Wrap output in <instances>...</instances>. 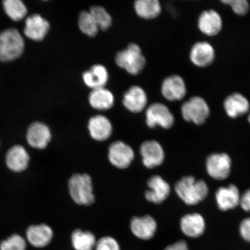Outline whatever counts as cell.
Segmentation results:
<instances>
[{
    "label": "cell",
    "instance_id": "1",
    "mask_svg": "<svg viewBox=\"0 0 250 250\" xmlns=\"http://www.w3.org/2000/svg\"><path fill=\"white\" fill-rule=\"evenodd\" d=\"M179 198L188 205H195L205 200L208 193L207 184L192 176L182 178L175 185Z\"/></svg>",
    "mask_w": 250,
    "mask_h": 250
},
{
    "label": "cell",
    "instance_id": "2",
    "mask_svg": "<svg viewBox=\"0 0 250 250\" xmlns=\"http://www.w3.org/2000/svg\"><path fill=\"white\" fill-rule=\"evenodd\" d=\"M115 62L117 66L132 76H137L145 69L146 61L142 48L136 43H130L126 49L117 53Z\"/></svg>",
    "mask_w": 250,
    "mask_h": 250
},
{
    "label": "cell",
    "instance_id": "3",
    "mask_svg": "<svg viewBox=\"0 0 250 250\" xmlns=\"http://www.w3.org/2000/svg\"><path fill=\"white\" fill-rule=\"evenodd\" d=\"M24 48V39L17 29L9 28L0 33V61L15 60L22 55Z\"/></svg>",
    "mask_w": 250,
    "mask_h": 250
},
{
    "label": "cell",
    "instance_id": "4",
    "mask_svg": "<svg viewBox=\"0 0 250 250\" xmlns=\"http://www.w3.org/2000/svg\"><path fill=\"white\" fill-rule=\"evenodd\" d=\"M70 194L80 205L90 206L95 201L91 177L87 174H75L68 181Z\"/></svg>",
    "mask_w": 250,
    "mask_h": 250
},
{
    "label": "cell",
    "instance_id": "5",
    "mask_svg": "<svg viewBox=\"0 0 250 250\" xmlns=\"http://www.w3.org/2000/svg\"><path fill=\"white\" fill-rule=\"evenodd\" d=\"M181 112L184 120L201 125L210 115V109L207 102L202 97L193 96L183 103Z\"/></svg>",
    "mask_w": 250,
    "mask_h": 250
},
{
    "label": "cell",
    "instance_id": "6",
    "mask_svg": "<svg viewBox=\"0 0 250 250\" xmlns=\"http://www.w3.org/2000/svg\"><path fill=\"white\" fill-rule=\"evenodd\" d=\"M174 117L167 105L160 102L152 103L146 109V123L149 128L160 126L170 129L174 124Z\"/></svg>",
    "mask_w": 250,
    "mask_h": 250
},
{
    "label": "cell",
    "instance_id": "7",
    "mask_svg": "<svg viewBox=\"0 0 250 250\" xmlns=\"http://www.w3.org/2000/svg\"><path fill=\"white\" fill-rule=\"evenodd\" d=\"M232 162L229 156L225 153H215L208 156L206 167L208 173L212 179L223 180L229 177Z\"/></svg>",
    "mask_w": 250,
    "mask_h": 250
},
{
    "label": "cell",
    "instance_id": "8",
    "mask_svg": "<svg viewBox=\"0 0 250 250\" xmlns=\"http://www.w3.org/2000/svg\"><path fill=\"white\" fill-rule=\"evenodd\" d=\"M162 95L167 101H180L187 95L185 81L179 75H171L165 78L161 87Z\"/></svg>",
    "mask_w": 250,
    "mask_h": 250
},
{
    "label": "cell",
    "instance_id": "9",
    "mask_svg": "<svg viewBox=\"0 0 250 250\" xmlns=\"http://www.w3.org/2000/svg\"><path fill=\"white\" fill-rule=\"evenodd\" d=\"M134 158L133 149L122 141L112 143L108 148V159L110 163L120 169L129 167Z\"/></svg>",
    "mask_w": 250,
    "mask_h": 250
},
{
    "label": "cell",
    "instance_id": "10",
    "mask_svg": "<svg viewBox=\"0 0 250 250\" xmlns=\"http://www.w3.org/2000/svg\"><path fill=\"white\" fill-rule=\"evenodd\" d=\"M148 101V95L145 89L139 85H133L124 93L123 104L127 110L137 114L147 107Z\"/></svg>",
    "mask_w": 250,
    "mask_h": 250
},
{
    "label": "cell",
    "instance_id": "11",
    "mask_svg": "<svg viewBox=\"0 0 250 250\" xmlns=\"http://www.w3.org/2000/svg\"><path fill=\"white\" fill-rule=\"evenodd\" d=\"M140 154L145 167L152 168L163 164L165 152L162 146L155 140L146 141L140 146Z\"/></svg>",
    "mask_w": 250,
    "mask_h": 250
},
{
    "label": "cell",
    "instance_id": "12",
    "mask_svg": "<svg viewBox=\"0 0 250 250\" xmlns=\"http://www.w3.org/2000/svg\"><path fill=\"white\" fill-rule=\"evenodd\" d=\"M51 130L46 125L36 122L28 128L26 138L28 143L36 149H44L51 140Z\"/></svg>",
    "mask_w": 250,
    "mask_h": 250
},
{
    "label": "cell",
    "instance_id": "13",
    "mask_svg": "<svg viewBox=\"0 0 250 250\" xmlns=\"http://www.w3.org/2000/svg\"><path fill=\"white\" fill-rule=\"evenodd\" d=\"M147 184L149 189L146 190L145 197L149 202L161 204L170 194L169 184L158 175L150 177Z\"/></svg>",
    "mask_w": 250,
    "mask_h": 250
},
{
    "label": "cell",
    "instance_id": "14",
    "mask_svg": "<svg viewBox=\"0 0 250 250\" xmlns=\"http://www.w3.org/2000/svg\"><path fill=\"white\" fill-rule=\"evenodd\" d=\"M198 26L199 30L205 35L214 37L218 35L223 29V20L220 15L213 9L206 10L200 14Z\"/></svg>",
    "mask_w": 250,
    "mask_h": 250
},
{
    "label": "cell",
    "instance_id": "15",
    "mask_svg": "<svg viewBox=\"0 0 250 250\" xmlns=\"http://www.w3.org/2000/svg\"><path fill=\"white\" fill-rule=\"evenodd\" d=\"M130 229L137 238L148 240L152 238L157 230V223L149 215L143 217H134L130 221Z\"/></svg>",
    "mask_w": 250,
    "mask_h": 250
},
{
    "label": "cell",
    "instance_id": "16",
    "mask_svg": "<svg viewBox=\"0 0 250 250\" xmlns=\"http://www.w3.org/2000/svg\"><path fill=\"white\" fill-rule=\"evenodd\" d=\"M215 50L210 43L198 42L190 49L189 58L193 64L198 67H206L212 63L215 59Z\"/></svg>",
    "mask_w": 250,
    "mask_h": 250
},
{
    "label": "cell",
    "instance_id": "17",
    "mask_svg": "<svg viewBox=\"0 0 250 250\" xmlns=\"http://www.w3.org/2000/svg\"><path fill=\"white\" fill-rule=\"evenodd\" d=\"M48 21L39 14L30 16L25 21L24 33L28 38L40 42L45 38L49 30Z\"/></svg>",
    "mask_w": 250,
    "mask_h": 250
},
{
    "label": "cell",
    "instance_id": "18",
    "mask_svg": "<svg viewBox=\"0 0 250 250\" xmlns=\"http://www.w3.org/2000/svg\"><path fill=\"white\" fill-rule=\"evenodd\" d=\"M87 127L90 136L98 142L108 140L113 130L110 120L103 115H96L90 118Z\"/></svg>",
    "mask_w": 250,
    "mask_h": 250
},
{
    "label": "cell",
    "instance_id": "19",
    "mask_svg": "<svg viewBox=\"0 0 250 250\" xmlns=\"http://www.w3.org/2000/svg\"><path fill=\"white\" fill-rule=\"evenodd\" d=\"M109 78L107 68L101 64L92 65L89 69L83 72V74L84 84L92 90L105 87Z\"/></svg>",
    "mask_w": 250,
    "mask_h": 250
},
{
    "label": "cell",
    "instance_id": "20",
    "mask_svg": "<svg viewBox=\"0 0 250 250\" xmlns=\"http://www.w3.org/2000/svg\"><path fill=\"white\" fill-rule=\"evenodd\" d=\"M224 108L228 116L231 118L242 117L248 113L250 104L248 99L240 93H233L227 97Z\"/></svg>",
    "mask_w": 250,
    "mask_h": 250
},
{
    "label": "cell",
    "instance_id": "21",
    "mask_svg": "<svg viewBox=\"0 0 250 250\" xmlns=\"http://www.w3.org/2000/svg\"><path fill=\"white\" fill-rule=\"evenodd\" d=\"M180 228L182 232L187 237L197 238L205 232V219L198 213L185 215L181 219Z\"/></svg>",
    "mask_w": 250,
    "mask_h": 250
},
{
    "label": "cell",
    "instance_id": "22",
    "mask_svg": "<svg viewBox=\"0 0 250 250\" xmlns=\"http://www.w3.org/2000/svg\"><path fill=\"white\" fill-rule=\"evenodd\" d=\"M241 196L239 189L234 185L221 187L215 193V199L218 208L222 211H227L237 207L240 204Z\"/></svg>",
    "mask_w": 250,
    "mask_h": 250
},
{
    "label": "cell",
    "instance_id": "23",
    "mask_svg": "<svg viewBox=\"0 0 250 250\" xmlns=\"http://www.w3.org/2000/svg\"><path fill=\"white\" fill-rule=\"evenodd\" d=\"M30 156L23 146L16 145L9 148L6 154L5 162L8 167L15 172H21L29 166Z\"/></svg>",
    "mask_w": 250,
    "mask_h": 250
},
{
    "label": "cell",
    "instance_id": "24",
    "mask_svg": "<svg viewBox=\"0 0 250 250\" xmlns=\"http://www.w3.org/2000/svg\"><path fill=\"white\" fill-rule=\"evenodd\" d=\"M88 103L90 107L96 110L107 111L113 107L115 96L111 90L105 87L93 89L89 94Z\"/></svg>",
    "mask_w": 250,
    "mask_h": 250
},
{
    "label": "cell",
    "instance_id": "25",
    "mask_svg": "<svg viewBox=\"0 0 250 250\" xmlns=\"http://www.w3.org/2000/svg\"><path fill=\"white\" fill-rule=\"evenodd\" d=\"M28 241L31 245L37 248H43L51 242L53 237V231L46 224L31 226L26 232Z\"/></svg>",
    "mask_w": 250,
    "mask_h": 250
},
{
    "label": "cell",
    "instance_id": "26",
    "mask_svg": "<svg viewBox=\"0 0 250 250\" xmlns=\"http://www.w3.org/2000/svg\"><path fill=\"white\" fill-rule=\"evenodd\" d=\"M136 14L146 20H154L162 12V5L158 0H137L134 2Z\"/></svg>",
    "mask_w": 250,
    "mask_h": 250
},
{
    "label": "cell",
    "instance_id": "27",
    "mask_svg": "<svg viewBox=\"0 0 250 250\" xmlns=\"http://www.w3.org/2000/svg\"><path fill=\"white\" fill-rule=\"evenodd\" d=\"M97 240L94 234L89 231L76 229L71 234V243L76 250H93L95 249Z\"/></svg>",
    "mask_w": 250,
    "mask_h": 250
},
{
    "label": "cell",
    "instance_id": "28",
    "mask_svg": "<svg viewBox=\"0 0 250 250\" xmlns=\"http://www.w3.org/2000/svg\"><path fill=\"white\" fill-rule=\"evenodd\" d=\"M78 24L81 32L87 37H95L99 33L98 25L89 11L80 12Z\"/></svg>",
    "mask_w": 250,
    "mask_h": 250
},
{
    "label": "cell",
    "instance_id": "29",
    "mask_svg": "<svg viewBox=\"0 0 250 250\" xmlns=\"http://www.w3.org/2000/svg\"><path fill=\"white\" fill-rule=\"evenodd\" d=\"M3 7L5 13L14 21L23 20L27 13L26 5L21 0H5Z\"/></svg>",
    "mask_w": 250,
    "mask_h": 250
},
{
    "label": "cell",
    "instance_id": "30",
    "mask_svg": "<svg viewBox=\"0 0 250 250\" xmlns=\"http://www.w3.org/2000/svg\"><path fill=\"white\" fill-rule=\"evenodd\" d=\"M89 11L98 24L100 30H107L112 24V18L110 14L101 5H93Z\"/></svg>",
    "mask_w": 250,
    "mask_h": 250
},
{
    "label": "cell",
    "instance_id": "31",
    "mask_svg": "<svg viewBox=\"0 0 250 250\" xmlns=\"http://www.w3.org/2000/svg\"><path fill=\"white\" fill-rule=\"evenodd\" d=\"M26 243L19 234H14L0 244L1 250H26Z\"/></svg>",
    "mask_w": 250,
    "mask_h": 250
},
{
    "label": "cell",
    "instance_id": "32",
    "mask_svg": "<svg viewBox=\"0 0 250 250\" xmlns=\"http://www.w3.org/2000/svg\"><path fill=\"white\" fill-rule=\"evenodd\" d=\"M221 2L230 6L234 13L236 15H246L249 11L250 4L247 0H224Z\"/></svg>",
    "mask_w": 250,
    "mask_h": 250
},
{
    "label": "cell",
    "instance_id": "33",
    "mask_svg": "<svg viewBox=\"0 0 250 250\" xmlns=\"http://www.w3.org/2000/svg\"><path fill=\"white\" fill-rule=\"evenodd\" d=\"M95 250H121L120 244L111 236L102 237L97 241Z\"/></svg>",
    "mask_w": 250,
    "mask_h": 250
},
{
    "label": "cell",
    "instance_id": "34",
    "mask_svg": "<svg viewBox=\"0 0 250 250\" xmlns=\"http://www.w3.org/2000/svg\"><path fill=\"white\" fill-rule=\"evenodd\" d=\"M239 232L242 238L250 243V217L245 218L240 223Z\"/></svg>",
    "mask_w": 250,
    "mask_h": 250
},
{
    "label": "cell",
    "instance_id": "35",
    "mask_svg": "<svg viewBox=\"0 0 250 250\" xmlns=\"http://www.w3.org/2000/svg\"><path fill=\"white\" fill-rule=\"evenodd\" d=\"M240 205L244 210L250 212V189L246 190L241 196Z\"/></svg>",
    "mask_w": 250,
    "mask_h": 250
},
{
    "label": "cell",
    "instance_id": "36",
    "mask_svg": "<svg viewBox=\"0 0 250 250\" xmlns=\"http://www.w3.org/2000/svg\"><path fill=\"white\" fill-rule=\"evenodd\" d=\"M164 250H189L188 245L184 240H179L166 248Z\"/></svg>",
    "mask_w": 250,
    "mask_h": 250
},
{
    "label": "cell",
    "instance_id": "37",
    "mask_svg": "<svg viewBox=\"0 0 250 250\" xmlns=\"http://www.w3.org/2000/svg\"><path fill=\"white\" fill-rule=\"evenodd\" d=\"M248 121L249 122V123L250 124V112L248 117Z\"/></svg>",
    "mask_w": 250,
    "mask_h": 250
}]
</instances>
